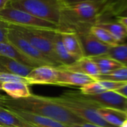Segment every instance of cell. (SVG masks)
Segmentation results:
<instances>
[{
    "mask_svg": "<svg viewBox=\"0 0 127 127\" xmlns=\"http://www.w3.org/2000/svg\"><path fill=\"white\" fill-rule=\"evenodd\" d=\"M0 106L7 109L46 117L70 126L85 122L57 102L53 97L31 94L25 98L13 99L0 94Z\"/></svg>",
    "mask_w": 127,
    "mask_h": 127,
    "instance_id": "1",
    "label": "cell"
},
{
    "mask_svg": "<svg viewBox=\"0 0 127 127\" xmlns=\"http://www.w3.org/2000/svg\"><path fill=\"white\" fill-rule=\"evenodd\" d=\"M112 2L110 0H99L62 7L63 31L79 32L89 30L100 22L106 12L109 13Z\"/></svg>",
    "mask_w": 127,
    "mask_h": 127,
    "instance_id": "2",
    "label": "cell"
},
{
    "mask_svg": "<svg viewBox=\"0 0 127 127\" xmlns=\"http://www.w3.org/2000/svg\"><path fill=\"white\" fill-rule=\"evenodd\" d=\"M53 98L85 122L103 127H117L108 124L100 116L97 109L100 106L85 99L80 92H64Z\"/></svg>",
    "mask_w": 127,
    "mask_h": 127,
    "instance_id": "3",
    "label": "cell"
},
{
    "mask_svg": "<svg viewBox=\"0 0 127 127\" xmlns=\"http://www.w3.org/2000/svg\"><path fill=\"white\" fill-rule=\"evenodd\" d=\"M7 5L55 23L63 31L64 16L59 0H10Z\"/></svg>",
    "mask_w": 127,
    "mask_h": 127,
    "instance_id": "4",
    "label": "cell"
},
{
    "mask_svg": "<svg viewBox=\"0 0 127 127\" xmlns=\"http://www.w3.org/2000/svg\"><path fill=\"white\" fill-rule=\"evenodd\" d=\"M0 22L6 25H15L48 31H63L61 27L55 23L40 19L7 4L0 11Z\"/></svg>",
    "mask_w": 127,
    "mask_h": 127,
    "instance_id": "5",
    "label": "cell"
},
{
    "mask_svg": "<svg viewBox=\"0 0 127 127\" xmlns=\"http://www.w3.org/2000/svg\"><path fill=\"white\" fill-rule=\"evenodd\" d=\"M7 26L16 30L36 49H37L40 53H42L54 63H55L58 67L61 66V64L58 62V58L55 54L52 45V36L54 33L56 31L31 29L15 25Z\"/></svg>",
    "mask_w": 127,
    "mask_h": 127,
    "instance_id": "6",
    "label": "cell"
},
{
    "mask_svg": "<svg viewBox=\"0 0 127 127\" xmlns=\"http://www.w3.org/2000/svg\"><path fill=\"white\" fill-rule=\"evenodd\" d=\"M7 29L8 42L13 45L22 55L31 60L36 65H37V66L49 65L58 68L55 63L36 49L16 30L10 27H7Z\"/></svg>",
    "mask_w": 127,
    "mask_h": 127,
    "instance_id": "7",
    "label": "cell"
},
{
    "mask_svg": "<svg viewBox=\"0 0 127 127\" xmlns=\"http://www.w3.org/2000/svg\"><path fill=\"white\" fill-rule=\"evenodd\" d=\"M82 45L84 57H94L106 55L111 46L102 42L88 31L76 32Z\"/></svg>",
    "mask_w": 127,
    "mask_h": 127,
    "instance_id": "8",
    "label": "cell"
},
{
    "mask_svg": "<svg viewBox=\"0 0 127 127\" xmlns=\"http://www.w3.org/2000/svg\"><path fill=\"white\" fill-rule=\"evenodd\" d=\"M82 97L103 107L127 111V99L115 91H109L96 95H83Z\"/></svg>",
    "mask_w": 127,
    "mask_h": 127,
    "instance_id": "9",
    "label": "cell"
},
{
    "mask_svg": "<svg viewBox=\"0 0 127 127\" xmlns=\"http://www.w3.org/2000/svg\"><path fill=\"white\" fill-rule=\"evenodd\" d=\"M57 78L54 86H79L82 87L95 80L88 75L57 68Z\"/></svg>",
    "mask_w": 127,
    "mask_h": 127,
    "instance_id": "10",
    "label": "cell"
},
{
    "mask_svg": "<svg viewBox=\"0 0 127 127\" xmlns=\"http://www.w3.org/2000/svg\"><path fill=\"white\" fill-rule=\"evenodd\" d=\"M57 68L49 65H41L32 68L25 77L28 85L49 84L54 85L57 78Z\"/></svg>",
    "mask_w": 127,
    "mask_h": 127,
    "instance_id": "11",
    "label": "cell"
},
{
    "mask_svg": "<svg viewBox=\"0 0 127 127\" xmlns=\"http://www.w3.org/2000/svg\"><path fill=\"white\" fill-rule=\"evenodd\" d=\"M8 110L11 111L15 115H16L22 119L25 120L28 124H31L34 127H73L70 125L64 124L62 122L46 117L37 115L31 113H28V112H21L14 109H8Z\"/></svg>",
    "mask_w": 127,
    "mask_h": 127,
    "instance_id": "12",
    "label": "cell"
},
{
    "mask_svg": "<svg viewBox=\"0 0 127 127\" xmlns=\"http://www.w3.org/2000/svg\"><path fill=\"white\" fill-rule=\"evenodd\" d=\"M61 36L64 45L68 54L76 60L84 57L82 45L78 34L74 31H63Z\"/></svg>",
    "mask_w": 127,
    "mask_h": 127,
    "instance_id": "13",
    "label": "cell"
},
{
    "mask_svg": "<svg viewBox=\"0 0 127 127\" xmlns=\"http://www.w3.org/2000/svg\"><path fill=\"white\" fill-rule=\"evenodd\" d=\"M32 68H34L22 64L7 57L0 55V72L9 73L25 78Z\"/></svg>",
    "mask_w": 127,
    "mask_h": 127,
    "instance_id": "14",
    "label": "cell"
},
{
    "mask_svg": "<svg viewBox=\"0 0 127 127\" xmlns=\"http://www.w3.org/2000/svg\"><path fill=\"white\" fill-rule=\"evenodd\" d=\"M60 68L71 71L82 73L92 77L94 79L95 77L100 75V71L97 65L88 57H83L69 65H61Z\"/></svg>",
    "mask_w": 127,
    "mask_h": 127,
    "instance_id": "15",
    "label": "cell"
},
{
    "mask_svg": "<svg viewBox=\"0 0 127 127\" xmlns=\"http://www.w3.org/2000/svg\"><path fill=\"white\" fill-rule=\"evenodd\" d=\"M97 113L105 121L115 127H120L127 120V112L120 109L100 106Z\"/></svg>",
    "mask_w": 127,
    "mask_h": 127,
    "instance_id": "16",
    "label": "cell"
},
{
    "mask_svg": "<svg viewBox=\"0 0 127 127\" xmlns=\"http://www.w3.org/2000/svg\"><path fill=\"white\" fill-rule=\"evenodd\" d=\"M0 90L4 92L10 98L21 99L25 98L31 95L28 84L25 82H7L3 83Z\"/></svg>",
    "mask_w": 127,
    "mask_h": 127,
    "instance_id": "17",
    "label": "cell"
},
{
    "mask_svg": "<svg viewBox=\"0 0 127 127\" xmlns=\"http://www.w3.org/2000/svg\"><path fill=\"white\" fill-rule=\"evenodd\" d=\"M61 32V31H56L54 33V35L52 36L53 49L58 58V60L61 64V65H69L76 60L73 57H72L66 50L62 42Z\"/></svg>",
    "mask_w": 127,
    "mask_h": 127,
    "instance_id": "18",
    "label": "cell"
},
{
    "mask_svg": "<svg viewBox=\"0 0 127 127\" xmlns=\"http://www.w3.org/2000/svg\"><path fill=\"white\" fill-rule=\"evenodd\" d=\"M0 55L7 57L9 58L16 60L17 62L22 64H24L25 65L32 68L38 67L37 65H36L31 60L22 55L13 45H12L9 42L8 43L0 42Z\"/></svg>",
    "mask_w": 127,
    "mask_h": 127,
    "instance_id": "19",
    "label": "cell"
},
{
    "mask_svg": "<svg viewBox=\"0 0 127 127\" xmlns=\"http://www.w3.org/2000/svg\"><path fill=\"white\" fill-rule=\"evenodd\" d=\"M0 125L7 127H34L11 111L0 106Z\"/></svg>",
    "mask_w": 127,
    "mask_h": 127,
    "instance_id": "20",
    "label": "cell"
},
{
    "mask_svg": "<svg viewBox=\"0 0 127 127\" xmlns=\"http://www.w3.org/2000/svg\"><path fill=\"white\" fill-rule=\"evenodd\" d=\"M94 25L102 28L109 32L121 44L126 42L127 39V29L121 23L116 22H104L101 21Z\"/></svg>",
    "mask_w": 127,
    "mask_h": 127,
    "instance_id": "21",
    "label": "cell"
},
{
    "mask_svg": "<svg viewBox=\"0 0 127 127\" xmlns=\"http://www.w3.org/2000/svg\"><path fill=\"white\" fill-rule=\"evenodd\" d=\"M90 59L97 65L100 71V74H107L118 68L124 66L119 62L107 57L106 55L91 57Z\"/></svg>",
    "mask_w": 127,
    "mask_h": 127,
    "instance_id": "22",
    "label": "cell"
},
{
    "mask_svg": "<svg viewBox=\"0 0 127 127\" xmlns=\"http://www.w3.org/2000/svg\"><path fill=\"white\" fill-rule=\"evenodd\" d=\"M106 56L127 67V42L111 47Z\"/></svg>",
    "mask_w": 127,
    "mask_h": 127,
    "instance_id": "23",
    "label": "cell"
},
{
    "mask_svg": "<svg viewBox=\"0 0 127 127\" xmlns=\"http://www.w3.org/2000/svg\"><path fill=\"white\" fill-rule=\"evenodd\" d=\"M89 32L92 33L94 36H96L102 42L111 47L121 44L109 32H108L106 30L102 28L97 27L96 25H93L89 28Z\"/></svg>",
    "mask_w": 127,
    "mask_h": 127,
    "instance_id": "24",
    "label": "cell"
},
{
    "mask_svg": "<svg viewBox=\"0 0 127 127\" xmlns=\"http://www.w3.org/2000/svg\"><path fill=\"white\" fill-rule=\"evenodd\" d=\"M95 80H109L116 82H127V67L123 66L107 74H100L94 77Z\"/></svg>",
    "mask_w": 127,
    "mask_h": 127,
    "instance_id": "25",
    "label": "cell"
},
{
    "mask_svg": "<svg viewBox=\"0 0 127 127\" xmlns=\"http://www.w3.org/2000/svg\"><path fill=\"white\" fill-rule=\"evenodd\" d=\"M109 13L116 18L127 17V0L112 2Z\"/></svg>",
    "mask_w": 127,
    "mask_h": 127,
    "instance_id": "26",
    "label": "cell"
},
{
    "mask_svg": "<svg viewBox=\"0 0 127 127\" xmlns=\"http://www.w3.org/2000/svg\"><path fill=\"white\" fill-rule=\"evenodd\" d=\"M80 91L83 95H96L107 92L100 80H95L80 87Z\"/></svg>",
    "mask_w": 127,
    "mask_h": 127,
    "instance_id": "27",
    "label": "cell"
},
{
    "mask_svg": "<svg viewBox=\"0 0 127 127\" xmlns=\"http://www.w3.org/2000/svg\"><path fill=\"white\" fill-rule=\"evenodd\" d=\"M7 82H25L28 83L25 77L12 74H9V73L0 72V87L3 83H7Z\"/></svg>",
    "mask_w": 127,
    "mask_h": 127,
    "instance_id": "28",
    "label": "cell"
},
{
    "mask_svg": "<svg viewBox=\"0 0 127 127\" xmlns=\"http://www.w3.org/2000/svg\"><path fill=\"white\" fill-rule=\"evenodd\" d=\"M7 31L8 29L7 25L0 22V42L8 43Z\"/></svg>",
    "mask_w": 127,
    "mask_h": 127,
    "instance_id": "29",
    "label": "cell"
},
{
    "mask_svg": "<svg viewBox=\"0 0 127 127\" xmlns=\"http://www.w3.org/2000/svg\"><path fill=\"white\" fill-rule=\"evenodd\" d=\"M59 1L62 7H65V6L73 5V4H76L79 3L87 2V1H99V0H59Z\"/></svg>",
    "mask_w": 127,
    "mask_h": 127,
    "instance_id": "30",
    "label": "cell"
},
{
    "mask_svg": "<svg viewBox=\"0 0 127 127\" xmlns=\"http://www.w3.org/2000/svg\"><path fill=\"white\" fill-rule=\"evenodd\" d=\"M73 127H103L99 126V125H96L91 123H88V122H84L82 124H74L72 125Z\"/></svg>",
    "mask_w": 127,
    "mask_h": 127,
    "instance_id": "31",
    "label": "cell"
},
{
    "mask_svg": "<svg viewBox=\"0 0 127 127\" xmlns=\"http://www.w3.org/2000/svg\"><path fill=\"white\" fill-rule=\"evenodd\" d=\"M115 92H116L118 94L122 95L123 97H126L127 99V84L126 86H124L120 88L119 89H118V90H116V91H115Z\"/></svg>",
    "mask_w": 127,
    "mask_h": 127,
    "instance_id": "32",
    "label": "cell"
},
{
    "mask_svg": "<svg viewBox=\"0 0 127 127\" xmlns=\"http://www.w3.org/2000/svg\"><path fill=\"white\" fill-rule=\"evenodd\" d=\"M117 22L121 23L127 29V17H118L117 18Z\"/></svg>",
    "mask_w": 127,
    "mask_h": 127,
    "instance_id": "33",
    "label": "cell"
},
{
    "mask_svg": "<svg viewBox=\"0 0 127 127\" xmlns=\"http://www.w3.org/2000/svg\"><path fill=\"white\" fill-rule=\"evenodd\" d=\"M10 0H0V11L7 6Z\"/></svg>",
    "mask_w": 127,
    "mask_h": 127,
    "instance_id": "34",
    "label": "cell"
},
{
    "mask_svg": "<svg viewBox=\"0 0 127 127\" xmlns=\"http://www.w3.org/2000/svg\"><path fill=\"white\" fill-rule=\"evenodd\" d=\"M120 127H127V120Z\"/></svg>",
    "mask_w": 127,
    "mask_h": 127,
    "instance_id": "35",
    "label": "cell"
},
{
    "mask_svg": "<svg viewBox=\"0 0 127 127\" xmlns=\"http://www.w3.org/2000/svg\"><path fill=\"white\" fill-rule=\"evenodd\" d=\"M0 127H4V126H2V125H0Z\"/></svg>",
    "mask_w": 127,
    "mask_h": 127,
    "instance_id": "36",
    "label": "cell"
},
{
    "mask_svg": "<svg viewBox=\"0 0 127 127\" xmlns=\"http://www.w3.org/2000/svg\"></svg>",
    "mask_w": 127,
    "mask_h": 127,
    "instance_id": "37",
    "label": "cell"
}]
</instances>
